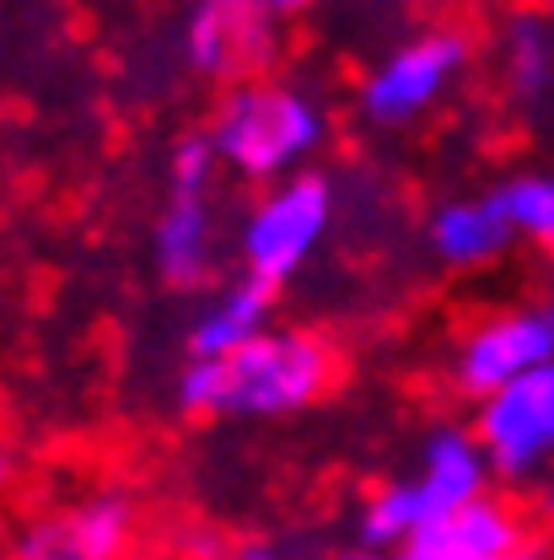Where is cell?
Wrapping results in <instances>:
<instances>
[{
  "mask_svg": "<svg viewBox=\"0 0 554 560\" xmlns=\"http://www.w3.org/2000/svg\"><path fill=\"white\" fill-rule=\"evenodd\" d=\"M361 560H377V556H361Z\"/></svg>",
  "mask_w": 554,
  "mask_h": 560,
  "instance_id": "obj_20",
  "label": "cell"
},
{
  "mask_svg": "<svg viewBox=\"0 0 554 560\" xmlns=\"http://www.w3.org/2000/svg\"><path fill=\"white\" fill-rule=\"evenodd\" d=\"M270 324H275V291L243 276L232 285H221L205 307L189 318L184 346H189V361H226L243 346H254Z\"/></svg>",
  "mask_w": 554,
  "mask_h": 560,
  "instance_id": "obj_13",
  "label": "cell"
},
{
  "mask_svg": "<svg viewBox=\"0 0 554 560\" xmlns=\"http://www.w3.org/2000/svg\"><path fill=\"white\" fill-rule=\"evenodd\" d=\"M226 560H280L275 545H243V550H232Z\"/></svg>",
  "mask_w": 554,
  "mask_h": 560,
  "instance_id": "obj_18",
  "label": "cell"
},
{
  "mask_svg": "<svg viewBox=\"0 0 554 560\" xmlns=\"http://www.w3.org/2000/svg\"><path fill=\"white\" fill-rule=\"evenodd\" d=\"M254 5H259L264 16H275V22H285V16H302V11H307L313 0H254Z\"/></svg>",
  "mask_w": 554,
  "mask_h": 560,
  "instance_id": "obj_17",
  "label": "cell"
},
{
  "mask_svg": "<svg viewBox=\"0 0 554 560\" xmlns=\"http://www.w3.org/2000/svg\"><path fill=\"white\" fill-rule=\"evenodd\" d=\"M205 136L232 178L270 189L296 173H313L318 151L334 136V119L313 86L291 75H259L221 92Z\"/></svg>",
  "mask_w": 554,
  "mask_h": 560,
  "instance_id": "obj_2",
  "label": "cell"
},
{
  "mask_svg": "<svg viewBox=\"0 0 554 560\" xmlns=\"http://www.w3.org/2000/svg\"><path fill=\"white\" fill-rule=\"evenodd\" d=\"M420 243H425V254L441 270L463 276V270L495 265L517 243V232H511L506 210L495 200V189H485V195H452V200H441V206L425 215Z\"/></svg>",
  "mask_w": 554,
  "mask_h": 560,
  "instance_id": "obj_12",
  "label": "cell"
},
{
  "mask_svg": "<svg viewBox=\"0 0 554 560\" xmlns=\"http://www.w3.org/2000/svg\"><path fill=\"white\" fill-rule=\"evenodd\" d=\"M334 210H340V195H334L329 173H318V167L259 189L254 206L243 210V221H237V265H243V276L270 285V291L291 285L318 259L323 237L334 232Z\"/></svg>",
  "mask_w": 554,
  "mask_h": 560,
  "instance_id": "obj_4",
  "label": "cell"
},
{
  "mask_svg": "<svg viewBox=\"0 0 554 560\" xmlns=\"http://www.w3.org/2000/svg\"><path fill=\"white\" fill-rule=\"evenodd\" d=\"M130 560H145V556H130Z\"/></svg>",
  "mask_w": 554,
  "mask_h": 560,
  "instance_id": "obj_21",
  "label": "cell"
},
{
  "mask_svg": "<svg viewBox=\"0 0 554 560\" xmlns=\"http://www.w3.org/2000/svg\"><path fill=\"white\" fill-rule=\"evenodd\" d=\"M469 70V38L458 27H431L388 49L377 66L355 81V114L372 130H410L431 108L447 103V92Z\"/></svg>",
  "mask_w": 554,
  "mask_h": 560,
  "instance_id": "obj_5",
  "label": "cell"
},
{
  "mask_svg": "<svg viewBox=\"0 0 554 560\" xmlns=\"http://www.w3.org/2000/svg\"><path fill=\"white\" fill-rule=\"evenodd\" d=\"M500 70L511 97L522 103H544L554 92V38L539 16H517L500 38Z\"/></svg>",
  "mask_w": 554,
  "mask_h": 560,
  "instance_id": "obj_14",
  "label": "cell"
},
{
  "mask_svg": "<svg viewBox=\"0 0 554 560\" xmlns=\"http://www.w3.org/2000/svg\"><path fill=\"white\" fill-rule=\"evenodd\" d=\"M469 425L500 480H544L554 469V366H539L480 399Z\"/></svg>",
  "mask_w": 554,
  "mask_h": 560,
  "instance_id": "obj_8",
  "label": "cell"
},
{
  "mask_svg": "<svg viewBox=\"0 0 554 560\" xmlns=\"http://www.w3.org/2000/svg\"><path fill=\"white\" fill-rule=\"evenodd\" d=\"M495 200L506 210L517 243L554 254V167H522L495 184Z\"/></svg>",
  "mask_w": 554,
  "mask_h": 560,
  "instance_id": "obj_15",
  "label": "cell"
},
{
  "mask_svg": "<svg viewBox=\"0 0 554 560\" xmlns=\"http://www.w3.org/2000/svg\"><path fill=\"white\" fill-rule=\"evenodd\" d=\"M215 167H221V156H215L210 136H178L173 151H167V189H200V195H210Z\"/></svg>",
  "mask_w": 554,
  "mask_h": 560,
  "instance_id": "obj_16",
  "label": "cell"
},
{
  "mask_svg": "<svg viewBox=\"0 0 554 560\" xmlns=\"http://www.w3.org/2000/svg\"><path fill=\"white\" fill-rule=\"evenodd\" d=\"M539 366H554V302H506L485 318H474L458 346H452V388L463 399H490L500 394L506 383L539 372Z\"/></svg>",
  "mask_w": 554,
  "mask_h": 560,
  "instance_id": "obj_6",
  "label": "cell"
},
{
  "mask_svg": "<svg viewBox=\"0 0 554 560\" xmlns=\"http://www.w3.org/2000/svg\"><path fill=\"white\" fill-rule=\"evenodd\" d=\"M184 66L215 86H243L280 66V22L254 0H189L178 27Z\"/></svg>",
  "mask_w": 554,
  "mask_h": 560,
  "instance_id": "obj_7",
  "label": "cell"
},
{
  "mask_svg": "<svg viewBox=\"0 0 554 560\" xmlns=\"http://www.w3.org/2000/svg\"><path fill=\"white\" fill-rule=\"evenodd\" d=\"M340 355L318 329L270 324L226 361H189L178 372V410L210 420H285L334 388Z\"/></svg>",
  "mask_w": 554,
  "mask_h": 560,
  "instance_id": "obj_1",
  "label": "cell"
},
{
  "mask_svg": "<svg viewBox=\"0 0 554 560\" xmlns=\"http://www.w3.org/2000/svg\"><path fill=\"white\" fill-rule=\"evenodd\" d=\"M135 501L125 490H86L75 501L44 506L16 528L11 560H130Z\"/></svg>",
  "mask_w": 554,
  "mask_h": 560,
  "instance_id": "obj_9",
  "label": "cell"
},
{
  "mask_svg": "<svg viewBox=\"0 0 554 560\" xmlns=\"http://www.w3.org/2000/svg\"><path fill=\"white\" fill-rule=\"evenodd\" d=\"M522 556H528L522 512L506 495H480V501L436 517L431 528H420L393 560H522Z\"/></svg>",
  "mask_w": 554,
  "mask_h": 560,
  "instance_id": "obj_10",
  "label": "cell"
},
{
  "mask_svg": "<svg viewBox=\"0 0 554 560\" xmlns=\"http://www.w3.org/2000/svg\"><path fill=\"white\" fill-rule=\"evenodd\" d=\"M522 560H539V556H533V550H528V556H522Z\"/></svg>",
  "mask_w": 554,
  "mask_h": 560,
  "instance_id": "obj_19",
  "label": "cell"
},
{
  "mask_svg": "<svg viewBox=\"0 0 554 560\" xmlns=\"http://www.w3.org/2000/svg\"><path fill=\"white\" fill-rule=\"evenodd\" d=\"M215 200L200 189H167L151 221V270L173 291H195L215 276Z\"/></svg>",
  "mask_w": 554,
  "mask_h": 560,
  "instance_id": "obj_11",
  "label": "cell"
},
{
  "mask_svg": "<svg viewBox=\"0 0 554 560\" xmlns=\"http://www.w3.org/2000/svg\"><path fill=\"white\" fill-rule=\"evenodd\" d=\"M490 475L495 469H490L485 447H480L469 420L431 425L420 436L410 475H399V480H388V486H377L366 495V506L355 517L361 550L366 556H382V550L399 556L420 528H431L436 517H447V512L490 495Z\"/></svg>",
  "mask_w": 554,
  "mask_h": 560,
  "instance_id": "obj_3",
  "label": "cell"
}]
</instances>
